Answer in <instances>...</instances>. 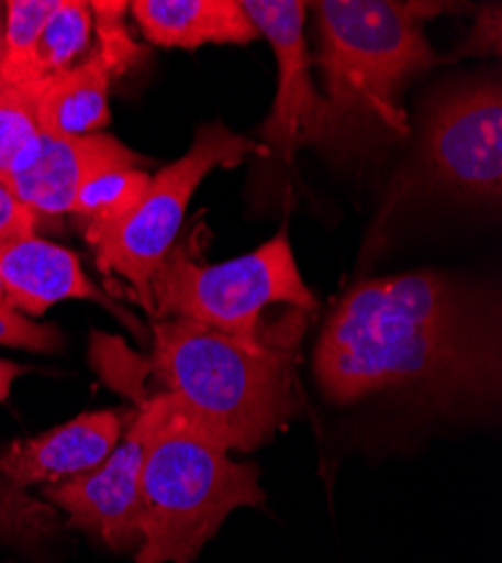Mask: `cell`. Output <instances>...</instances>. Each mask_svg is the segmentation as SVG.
Segmentation results:
<instances>
[{
    "label": "cell",
    "instance_id": "obj_1",
    "mask_svg": "<svg viewBox=\"0 0 502 563\" xmlns=\"http://www.w3.org/2000/svg\"><path fill=\"white\" fill-rule=\"evenodd\" d=\"M493 313L442 273L365 279L330 313L313 374L334 404L424 390L439 401L482 399L498 386Z\"/></svg>",
    "mask_w": 502,
    "mask_h": 563
},
{
    "label": "cell",
    "instance_id": "obj_2",
    "mask_svg": "<svg viewBox=\"0 0 502 563\" xmlns=\"http://www.w3.org/2000/svg\"><path fill=\"white\" fill-rule=\"evenodd\" d=\"M306 311H289L259 341L186 318L154 322V369L197 424L231 451L250 453L295 412L293 361Z\"/></svg>",
    "mask_w": 502,
    "mask_h": 563
},
{
    "label": "cell",
    "instance_id": "obj_3",
    "mask_svg": "<svg viewBox=\"0 0 502 563\" xmlns=\"http://www.w3.org/2000/svg\"><path fill=\"white\" fill-rule=\"evenodd\" d=\"M145 455L141 472V537L135 563H194L227 514L261 507L255 462L203 431L167 393L141 404Z\"/></svg>",
    "mask_w": 502,
    "mask_h": 563
},
{
    "label": "cell",
    "instance_id": "obj_4",
    "mask_svg": "<svg viewBox=\"0 0 502 563\" xmlns=\"http://www.w3.org/2000/svg\"><path fill=\"white\" fill-rule=\"evenodd\" d=\"M321 34L317 64L325 98L317 143L347 124H377L403 137L408 115L401 88L439 64L424 34V19L450 5L397 0H321L311 3Z\"/></svg>",
    "mask_w": 502,
    "mask_h": 563
},
{
    "label": "cell",
    "instance_id": "obj_5",
    "mask_svg": "<svg viewBox=\"0 0 502 563\" xmlns=\"http://www.w3.org/2000/svg\"><path fill=\"white\" fill-rule=\"evenodd\" d=\"M280 302L306 313L317 309L287 225L257 251L223 264L197 262L188 246L174 244L152 277L154 318L194 320L242 341H259L264 309Z\"/></svg>",
    "mask_w": 502,
    "mask_h": 563
},
{
    "label": "cell",
    "instance_id": "obj_6",
    "mask_svg": "<svg viewBox=\"0 0 502 563\" xmlns=\"http://www.w3.org/2000/svg\"><path fill=\"white\" fill-rule=\"evenodd\" d=\"M248 156H268V150L221 120L199 126L186 156L154 174L138 208L96 246L98 268L120 275L152 316V277L176 244L197 187L212 169L235 167Z\"/></svg>",
    "mask_w": 502,
    "mask_h": 563
},
{
    "label": "cell",
    "instance_id": "obj_7",
    "mask_svg": "<svg viewBox=\"0 0 502 563\" xmlns=\"http://www.w3.org/2000/svg\"><path fill=\"white\" fill-rule=\"evenodd\" d=\"M424 154L431 174L450 192L498 199L502 190V92L473 84L448 92L426 120Z\"/></svg>",
    "mask_w": 502,
    "mask_h": 563
},
{
    "label": "cell",
    "instance_id": "obj_8",
    "mask_svg": "<svg viewBox=\"0 0 502 563\" xmlns=\"http://www.w3.org/2000/svg\"><path fill=\"white\" fill-rule=\"evenodd\" d=\"M145 421L131 410L126 429L111 455L90 472L41 487V496L68 516V526L83 530L113 552H135L141 537V472Z\"/></svg>",
    "mask_w": 502,
    "mask_h": 563
},
{
    "label": "cell",
    "instance_id": "obj_9",
    "mask_svg": "<svg viewBox=\"0 0 502 563\" xmlns=\"http://www.w3.org/2000/svg\"><path fill=\"white\" fill-rule=\"evenodd\" d=\"M242 5L278 59V92L259 129V143L268 150V156H282L293 165L298 152L317 143L321 133L323 98L317 96L311 77V57L304 36L309 3L242 0Z\"/></svg>",
    "mask_w": 502,
    "mask_h": 563
},
{
    "label": "cell",
    "instance_id": "obj_10",
    "mask_svg": "<svg viewBox=\"0 0 502 563\" xmlns=\"http://www.w3.org/2000/svg\"><path fill=\"white\" fill-rule=\"evenodd\" d=\"M145 158L109 133L53 135L38 131L0 178L36 214H68L81 187L102 172L138 167Z\"/></svg>",
    "mask_w": 502,
    "mask_h": 563
},
{
    "label": "cell",
    "instance_id": "obj_11",
    "mask_svg": "<svg viewBox=\"0 0 502 563\" xmlns=\"http://www.w3.org/2000/svg\"><path fill=\"white\" fill-rule=\"evenodd\" d=\"M131 412L90 410L0 451V481L16 489L48 487L81 476L104 462L124 435Z\"/></svg>",
    "mask_w": 502,
    "mask_h": 563
},
{
    "label": "cell",
    "instance_id": "obj_12",
    "mask_svg": "<svg viewBox=\"0 0 502 563\" xmlns=\"http://www.w3.org/2000/svg\"><path fill=\"white\" fill-rule=\"evenodd\" d=\"M0 285L8 302L27 318H41L64 300H93L141 336L143 327L131 313L102 294L81 268L79 255L36 234L0 244Z\"/></svg>",
    "mask_w": 502,
    "mask_h": 563
},
{
    "label": "cell",
    "instance_id": "obj_13",
    "mask_svg": "<svg viewBox=\"0 0 502 563\" xmlns=\"http://www.w3.org/2000/svg\"><path fill=\"white\" fill-rule=\"evenodd\" d=\"M133 21L158 48L248 45L261 38L242 0H133Z\"/></svg>",
    "mask_w": 502,
    "mask_h": 563
},
{
    "label": "cell",
    "instance_id": "obj_14",
    "mask_svg": "<svg viewBox=\"0 0 502 563\" xmlns=\"http://www.w3.org/2000/svg\"><path fill=\"white\" fill-rule=\"evenodd\" d=\"M109 62L96 53L90 59L45 79L36 96L38 129L53 135H93L111 120Z\"/></svg>",
    "mask_w": 502,
    "mask_h": 563
},
{
    "label": "cell",
    "instance_id": "obj_15",
    "mask_svg": "<svg viewBox=\"0 0 502 563\" xmlns=\"http://www.w3.org/2000/svg\"><path fill=\"white\" fill-rule=\"evenodd\" d=\"M152 176L141 167H115L90 178L77 192L68 214L83 240L98 246L143 201Z\"/></svg>",
    "mask_w": 502,
    "mask_h": 563
},
{
    "label": "cell",
    "instance_id": "obj_16",
    "mask_svg": "<svg viewBox=\"0 0 502 563\" xmlns=\"http://www.w3.org/2000/svg\"><path fill=\"white\" fill-rule=\"evenodd\" d=\"M59 0H8L0 86H34L36 43ZM38 88V86H36Z\"/></svg>",
    "mask_w": 502,
    "mask_h": 563
},
{
    "label": "cell",
    "instance_id": "obj_17",
    "mask_svg": "<svg viewBox=\"0 0 502 563\" xmlns=\"http://www.w3.org/2000/svg\"><path fill=\"white\" fill-rule=\"evenodd\" d=\"M93 32V12L83 0H59L36 43L34 86H41L68 68L88 48Z\"/></svg>",
    "mask_w": 502,
    "mask_h": 563
},
{
    "label": "cell",
    "instance_id": "obj_18",
    "mask_svg": "<svg viewBox=\"0 0 502 563\" xmlns=\"http://www.w3.org/2000/svg\"><path fill=\"white\" fill-rule=\"evenodd\" d=\"M36 86H0V178L41 131L36 122Z\"/></svg>",
    "mask_w": 502,
    "mask_h": 563
},
{
    "label": "cell",
    "instance_id": "obj_19",
    "mask_svg": "<svg viewBox=\"0 0 502 563\" xmlns=\"http://www.w3.org/2000/svg\"><path fill=\"white\" fill-rule=\"evenodd\" d=\"M0 345L53 354L64 350L66 339L57 324L36 322L16 311L10 302H0Z\"/></svg>",
    "mask_w": 502,
    "mask_h": 563
},
{
    "label": "cell",
    "instance_id": "obj_20",
    "mask_svg": "<svg viewBox=\"0 0 502 563\" xmlns=\"http://www.w3.org/2000/svg\"><path fill=\"white\" fill-rule=\"evenodd\" d=\"M93 21L100 36V53L113 73H122L131 62L133 55L138 53L135 43L131 41L129 32L124 30V14L129 12V3H90Z\"/></svg>",
    "mask_w": 502,
    "mask_h": 563
},
{
    "label": "cell",
    "instance_id": "obj_21",
    "mask_svg": "<svg viewBox=\"0 0 502 563\" xmlns=\"http://www.w3.org/2000/svg\"><path fill=\"white\" fill-rule=\"evenodd\" d=\"M38 217L0 180V244L32 238Z\"/></svg>",
    "mask_w": 502,
    "mask_h": 563
},
{
    "label": "cell",
    "instance_id": "obj_22",
    "mask_svg": "<svg viewBox=\"0 0 502 563\" xmlns=\"http://www.w3.org/2000/svg\"><path fill=\"white\" fill-rule=\"evenodd\" d=\"M467 55H473V57L500 55V3H491L480 10L476 25L471 27V34L465 38L462 48L455 55H450V62Z\"/></svg>",
    "mask_w": 502,
    "mask_h": 563
},
{
    "label": "cell",
    "instance_id": "obj_23",
    "mask_svg": "<svg viewBox=\"0 0 502 563\" xmlns=\"http://www.w3.org/2000/svg\"><path fill=\"white\" fill-rule=\"evenodd\" d=\"M30 372L27 365H19L14 361H8V358H0V404L8 401L10 393H12V384L16 377H21V374Z\"/></svg>",
    "mask_w": 502,
    "mask_h": 563
},
{
    "label": "cell",
    "instance_id": "obj_24",
    "mask_svg": "<svg viewBox=\"0 0 502 563\" xmlns=\"http://www.w3.org/2000/svg\"><path fill=\"white\" fill-rule=\"evenodd\" d=\"M0 302H8V296H5V289H3V285H0Z\"/></svg>",
    "mask_w": 502,
    "mask_h": 563
},
{
    "label": "cell",
    "instance_id": "obj_25",
    "mask_svg": "<svg viewBox=\"0 0 502 563\" xmlns=\"http://www.w3.org/2000/svg\"><path fill=\"white\" fill-rule=\"evenodd\" d=\"M0 55H3V32H0Z\"/></svg>",
    "mask_w": 502,
    "mask_h": 563
}]
</instances>
